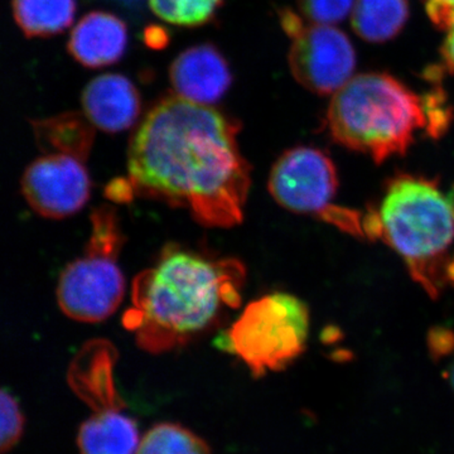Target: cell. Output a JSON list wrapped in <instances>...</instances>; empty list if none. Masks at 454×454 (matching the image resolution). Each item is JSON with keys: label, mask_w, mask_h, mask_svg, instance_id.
<instances>
[{"label": "cell", "mask_w": 454, "mask_h": 454, "mask_svg": "<svg viewBox=\"0 0 454 454\" xmlns=\"http://www.w3.org/2000/svg\"><path fill=\"white\" fill-rule=\"evenodd\" d=\"M356 0H298L303 18L317 25L336 26L351 16Z\"/></svg>", "instance_id": "cell-20"}, {"label": "cell", "mask_w": 454, "mask_h": 454, "mask_svg": "<svg viewBox=\"0 0 454 454\" xmlns=\"http://www.w3.org/2000/svg\"><path fill=\"white\" fill-rule=\"evenodd\" d=\"M447 378L448 380H450V387H452L454 391V361L452 364H450V369H448Z\"/></svg>", "instance_id": "cell-25"}, {"label": "cell", "mask_w": 454, "mask_h": 454, "mask_svg": "<svg viewBox=\"0 0 454 454\" xmlns=\"http://www.w3.org/2000/svg\"><path fill=\"white\" fill-rule=\"evenodd\" d=\"M363 231L389 245L414 279L437 294L444 254L454 241V203L437 182L411 175L391 179L378 210L364 217Z\"/></svg>", "instance_id": "cell-4"}, {"label": "cell", "mask_w": 454, "mask_h": 454, "mask_svg": "<svg viewBox=\"0 0 454 454\" xmlns=\"http://www.w3.org/2000/svg\"><path fill=\"white\" fill-rule=\"evenodd\" d=\"M91 122L80 114L67 113L56 118L33 122L35 137L47 151L73 152L88 155L94 129Z\"/></svg>", "instance_id": "cell-17"}, {"label": "cell", "mask_w": 454, "mask_h": 454, "mask_svg": "<svg viewBox=\"0 0 454 454\" xmlns=\"http://www.w3.org/2000/svg\"><path fill=\"white\" fill-rule=\"evenodd\" d=\"M13 16L27 37H49L73 25L74 0H13Z\"/></svg>", "instance_id": "cell-16"}, {"label": "cell", "mask_w": 454, "mask_h": 454, "mask_svg": "<svg viewBox=\"0 0 454 454\" xmlns=\"http://www.w3.org/2000/svg\"><path fill=\"white\" fill-rule=\"evenodd\" d=\"M0 397H2L0 399V422H2L0 447H2V453H7L22 437L25 418L16 397L9 391L3 390Z\"/></svg>", "instance_id": "cell-21"}, {"label": "cell", "mask_w": 454, "mask_h": 454, "mask_svg": "<svg viewBox=\"0 0 454 454\" xmlns=\"http://www.w3.org/2000/svg\"><path fill=\"white\" fill-rule=\"evenodd\" d=\"M77 444L82 454H136L138 427L122 411L91 415L79 430Z\"/></svg>", "instance_id": "cell-14"}, {"label": "cell", "mask_w": 454, "mask_h": 454, "mask_svg": "<svg viewBox=\"0 0 454 454\" xmlns=\"http://www.w3.org/2000/svg\"><path fill=\"white\" fill-rule=\"evenodd\" d=\"M443 95L419 97L387 74H357L333 95L325 115L337 143L376 163L404 154L418 130L441 136L450 122Z\"/></svg>", "instance_id": "cell-3"}, {"label": "cell", "mask_w": 454, "mask_h": 454, "mask_svg": "<svg viewBox=\"0 0 454 454\" xmlns=\"http://www.w3.org/2000/svg\"><path fill=\"white\" fill-rule=\"evenodd\" d=\"M116 352L106 340H92L71 364V387L94 411L92 415L121 413L124 403L114 382Z\"/></svg>", "instance_id": "cell-11"}, {"label": "cell", "mask_w": 454, "mask_h": 454, "mask_svg": "<svg viewBox=\"0 0 454 454\" xmlns=\"http://www.w3.org/2000/svg\"><path fill=\"white\" fill-rule=\"evenodd\" d=\"M446 277L448 280H450V282L454 283V260L453 262L447 264Z\"/></svg>", "instance_id": "cell-24"}, {"label": "cell", "mask_w": 454, "mask_h": 454, "mask_svg": "<svg viewBox=\"0 0 454 454\" xmlns=\"http://www.w3.org/2000/svg\"><path fill=\"white\" fill-rule=\"evenodd\" d=\"M121 234L115 215L103 207L92 215L91 240L85 255L68 264L59 277V309L74 321L97 324L121 303L125 279L116 262Z\"/></svg>", "instance_id": "cell-6"}, {"label": "cell", "mask_w": 454, "mask_h": 454, "mask_svg": "<svg viewBox=\"0 0 454 454\" xmlns=\"http://www.w3.org/2000/svg\"><path fill=\"white\" fill-rule=\"evenodd\" d=\"M86 119L106 133L129 129L140 114L138 90L121 74H106L88 83L82 92Z\"/></svg>", "instance_id": "cell-12"}, {"label": "cell", "mask_w": 454, "mask_h": 454, "mask_svg": "<svg viewBox=\"0 0 454 454\" xmlns=\"http://www.w3.org/2000/svg\"><path fill=\"white\" fill-rule=\"evenodd\" d=\"M309 333L306 303L286 293H273L252 301L216 343L259 378L297 360L306 348Z\"/></svg>", "instance_id": "cell-5"}, {"label": "cell", "mask_w": 454, "mask_h": 454, "mask_svg": "<svg viewBox=\"0 0 454 454\" xmlns=\"http://www.w3.org/2000/svg\"><path fill=\"white\" fill-rule=\"evenodd\" d=\"M238 131L211 106L178 95L164 98L131 140L128 177L110 184L107 196L160 200L187 207L202 225H238L252 182Z\"/></svg>", "instance_id": "cell-1"}, {"label": "cell", "mask_w": 454, "mask_h": 454, "mask_svg": "<svg viewBox=\"0 0 454 454\" xmlns=\"http://www.w3.org/2000/svg\"><path fill=\"white\" fill-rule=\"evenodd\" d=\"M427 13L439 28L446 29L454 18V0H423Z\"/></svg>", "instance_id": "cell-22"}, {"label": "cell", "mask_w": 454, "mask_h": 454, "mask_svg": "<svg viewBox=\"0 0 454 454\" xmlns=\"http://www.w3.org/2000/svg\"><path fill=\"white\" fill-rule=\"evenodd\" d=\"M291 37L289 65L293 76L316 94H336L354 77L356 52L348 35L336 26L317 25L293 12L280 16Z\"/></svg>", "instance_id": "cell-8"}, {"label": "cell", "mask_w": 454, "mask_h": 454, "mask_svg": "<svg viewBox=\"0 0 454 454\" xmlns=\"http://www.w3.org/2000/svg\"><path fill=\"white\" fill-rule=\"evenodd\" d=\"M128 29L121 18L106 12H92L74 27L68 51L86 67L115 64L127 50Z\"/></svg>", "instance_id": "cell-13"}, {"label": "cell", "mask_w": 454, "mask_h": 454, "mask_svg": "<svg viewBox=\"0 0 454 454\" xmlns=\"http://www.w3.org/2000/svg\"><path fill=\"white\" fill-rule=\"evenodd\" d=\"M339 187L333 160L316 148L298 146L286 152L274 164L269 191L279 205L297 214L318 215L346 231L360 232L357 214L333 207Z\"/></svg>", "instance_id": "cell-7"}, {"label": "cell", "mask_w": 454, "mask_h": 454, "mask_svg": "<svg viewBox=\"0 0 454 454\" xmlns=\"http://www.w3.org/2000/svg\"><path fill=\"white\" fill-rule=\"evenodd\" d=\"M136 454H210V448L191 430L163 423L146 433Z\"/></svg>", "instance_id": "cell-18"}, {"label": "cell", "mask_w": 454, "mask_h": 454, "mask_svg": "<svg viewBox=\"0 0 454 454\" xmlns=\"http://www.w3.org/2000/svg\"><path fill=\"white\" fill-rule=\"evenodd\" d=\"M86 157L53 151L29 164L22 192L33 210L47 219H64L82 210L91 192Z\"/></svg>", "instance_id": "cell-9"}, {"label": "cell", "mask_w": 454, "mask_h": 454, "mask_svg": "<svg viewBox=\"0 0 454 454\" xmlns=\"http://www.w3.org/2000/svg\"><path fill=\"white\" fill-rule=\"evenodd\" d=\"M245 269L170 249L136 278L124 325L145 351H169L207 330L223 310L240 304Z\"/></svg>", "instance_id": "cell-2"}, {"label": "cell", "mask_w": 454, "mask_h": 454, "mask_svg": "<svg viewBox=\"0 0 454 454\" xmlns=\"http://www.w3.org/2000/svg\"><path fill=\"white\" fill-rule=\"evenodd\" d=\"M152 11L160 20L177 26H201L208 22L221 0H148Z\"/></svg>", "instance_id": "cell-19"}, {"label": "cell", "mask_w": 454, "mask_h": 454, "mask_svg": "<svg viewBox=\"0 0 454 454\" xmlns=\"http://www.w3.org/2000/svg\"><path fill=\"white\" fill-rule=\"evenodd\" d=\"M169 76L179 98L208 106L223 98L232 82L225 59L210 44L181 53L170 66Z\"/></svg>", "instance_id": "cell-10"}, {"label": "cell", "mask_w": 454, "mask_h": 454, "mask_svg": "<svg viewBox=\"0 0 454 454\" xmlns=\"http://www.w3.org/2000/svg\"><path fill=\"white\" fill-rule=\"evenodd\" d=\"M408 16V0H356L349 17L358 37L381 43L404 28Z\"/></svg>", "instance_id": "cell-15"}, {"label": "cell", "mask_w": 454, "mask_h": 454, "mask_svg": "<svg viewBox=\"0 0 454 454\" xmlns=\"http://www.w3.org/2000/svg\"><path fill=\"white\" fill-rule=\"evenodd\" d=\"M444 31H446V37L442 46V57L447 70L454 74V18Z\"/></svg>", "instance_id": "cell-23"}]
</instances>
